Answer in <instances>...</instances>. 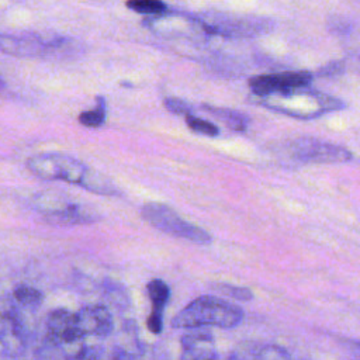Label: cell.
<instances>
[{
  "mask_svg": "<svg viewBox=\"0 0 360 360\" xmlns=\"http://www.w3.org/2000/svg\"><path fill=\"white\" fill-rule=\"evenodd\" d=\"M141 215L152 226L167 235L183 238L200 245H207L211 242V235L208 232L181 219L170 207L165 204L148 202L142 207Z\"/></svg>",
  "mask_w": 360,
  "mask_h": 360,
  "instance_id": "6",
  "label": "cell"
},
{
  "mask_svg": "<svg viewBox=\"0 0 360 360\" xmlns=\"http://www.w3.org/2000/svg\"><path fill=\"white\" fill-rule=\"evenodd\" d=\"M186 124H187V127L191 131L202 134V135L215 136L219 132V128L215 124H211V122H208V121H205V120H202L200 117H195L193 114L186 115Z\"/></svg>",
  "mask_w": 360,
  "mask_h": 360,
  "instance_id": "20",
  "label": "cell"
},
{
  "mask_svg": "<svg viewBox=\"0 0 360 360\" xmlns=\"http://www.w3.org/2000/svg\"><path fill=\"white\" fill-rule=\"evenodd\" d=\"M110 360H134V356L122 349H115L112 353H111V357Z\"/></svg>",
  "mask_w": 360,
  "mask_h": 360,
  "instance_id": "24",
  "label": "cell"
},
{
  "mask_svg": "<svg viewBox=\"0 0 360 360\" xmlns=\"http://www.w3.org/2000/svg\"><path fill=\"white\" fill-rule=\"evenodd\" d=\"M180 360H217V346L211 333L191 332L181 338Z\"/></svg>",
  "mask_w": 360,
  "mask_h": 360,
  "instance_id": "13",
  "label": "cell"
},
{
  "mask_svg": "<svg viewBox=\"0 0 360 360\" xmlns=\"http://www.w3.org/2000/svg\"><path fill=\"white\" fill-rule=\"evenodd\" d=\"M243 311L222 298L202 295L193 300L172 321L176 329H195L202 326H217L231 329L240 323Z\"/></svg>",
  "mask_w": 360,
  "mask_h": 360,
  "instance_id": "2",
  "label": "cell"
},
{
  "mask_svg": "<svg viewBox=\"0 0 360 360\" xmlns=\"http://www.w3.org/2000/svg\"><path fill=\"white\" fill-rule=\"evenodd\" d=\"M104 120H105V103L100 97H98L96 108H93L90 111H83L79 115V121L82 122V125L90 127V128L100 127L104 122Z\"/></svg>",
  "mask_w": 360,
  "mask_h": 360,
  "instance_id": "17",
  "label": "cell"
},
{
  "mask_svg": "<svg viewBox=\"0 0 360 360\" xmlns=\"http://www.w3.org/2000/svg\"><path fill=\"white\" fill-rule=\"evenodd\" d=\"M252 360H291L288 352L278 345H264L255 354Z\"/></svg>",
  "mask_w": 360,
  "mask_h": 360,
  "instance_id": "18",
  "label": "cell"
},
{
  "mask_svg": "<svg viewBox=\"0 0 360 360\" xmlns=\"http://www.w3.org/2000/svg\"><path fill=\"white\" fill-rule=\"evenodd\" d=\"M32 207L39 211L51 224L56 225H76L89 224L98 217L90 207L79 204L69 197L48 190L37 193L32 197Z\"/></svg>",
  "mask_w": 360,
  "mask_h": 360,
  "instance_id": "5",
  "label": "cell"
},
{
  "mask_svg": "<svg viewBox=\"0 0 360 360\" xmlns=\"http://www.w3.org/2000/svg\"><path fill=\"white\" fill-rule=\"evenodd\" d=\"M0 347L8 357H20L27 347V329L11 295L0 292Z\"/></svg>",
  "mask_w": 360,
  "mask_h": 360,
  "instance_id": "8",
  "label": "cell"
},
{
  "mask_svg": "<svg viewBox=\"0 0 360 360\" xmlns=\"http://www.w3.org/2000/svg\"><path fill=\"white\" fill-rule=\"evenodd\" d=\"M349 63L354 70L360 72V34H354L350 37L347 45Z\"/></svg>",
  "mask_w": 360,
  "mask_h": 360,
  "instance_id": "21",
  "label": "cell"
},
{
  "mask_svg": "<svg viewBox=\"0 0 360 360\" xmlns=\"http://www.w3.org/2000/svg\"><path fill=\"white\" fill-rule=\"evenodd\" d=\"M257 100L262 105L274 110L276 112L304 120L316 118L329 111L345 108L342 100L307 87L263 96Z\"/></svg>",
  "mask_w": 360,
  "mask_h": 360,
  "instance_id": "3",
  "label": "cell"
},
{
  "mask_svg": "<svg viewBox=\"0 0 360 360\" xmlns=\"http://www.w3.org/2000/svg\"><path fill=\"white\" fill-rule=\"evenodd\" d=\"M127 7L136 13H143V14H150L156 15L160 13H165L167 6L162 1L158 0H135V1H128Z\"/></svg>",
  "mask_w": 360,
  "mask_h": 360,
  "instance_id": "19",
  "label": "cell"
},
{
  "mask_svg": "<svg viewBox=\"0 0 360 360\" xmlns=\"http://www.w3.org/2000/svg\"><path fill=\"white\" fill-rule=\"evenodd\" d=\"M291 158L301 163H342L352 160L349 149L314 138H298L287 145Z\"/></svg>",
  "mask_w": 360,
  "mask_h": 360,
  "instance_id": "9",
  "label": "cell"
},
{
  "mask_svg": "<svg viewBox=\"0 0 360 360\" xmlns=\"http://www.w3.org/2000/svg\"><path fill=\"white\" fill-rule=\"evenodd\" d=\"M202 108L207 110L211 115L221 120L228 128H231L233 131H245L249 124V118L243 112L229 110V108L211 107V105H202Z\"/></svg>",
  "mask_w": 360,
  "mask_h": 360,
  "instance_id": "16",
  "label": "cell"
},
{
  "mask_svg": "<svg viewBox=\"0 0 360 360\" xmlns=\"http://www.w3.org/2000/svg\"><path fill=\"white\" fill-rule=\"evenodd\" d=\"M165 105H166V108L169 110V111H172V112H174V114H181V115H188V114H191V108H190V105L186 103V101H183V100H180V98H176V97H167V98H165Z\"/></svg>",
  "mask_w": 360,
  "mask_h": 360,
  "instance_id": "23",
  "label": "cell"
},
{
  "mask_svg": "<svg viewBox=\"0 0 360 360\" xmlns=\"http://www.w3.org/2000/svg\"><path fill=\"white\" fill-rule=\"evenodd\" d=\"M228 360H252V357L250 359H248L245 354H239V353H232L229 357H228Z\"/></svg>",
  "mask_w": 360,
  "mask_h": 360,
  "instance_id": "25",
  "label": "cell"
},
{
  "mask_svg": "<svg viewBox=\"0 0 360 360\" xmlns=\"http://www.w3.org/2000/svg\"><path fill=\"white\" fill-rule=\"evenodd\" d=\"M218 290H221L225 295H229L235 300L240 301H249L252 300V291L245 287H236V285H229V284H219Z\"/></svg>",
  "mask_w": 360,
  "mask_h": 360,
  "instance_id": "22",
  "label": "cell"
},
{
  "mask_svg": "<svg viewBox=\"0 0 360 360\" xmlns=\"http://www.w3.org/2000/svg\"><path fill=\"white\" fill-rule=\"evenodd\" d=\"M75 315L77 326L84 338H107L114 329L112 315L104 305H86L75 312Z\"/></svg>",
  "mask_w": 360,
  "mask_h": 360,
  "instance_id": "12",
  "label": "cell"
},
{
  "mask_svg": "<svg viewBox=\"0 0 360 360\" xmlns=\"http://www.w3.org/2000/svg\"><path fill=\"white\" fill-rule=\"evenodd\" d=\"M13 301L15 302V305L18 308L27 309V311H37L39 308V305L42 304L44 295L39 290L31 287V285H18L14 288L13 294H11Z\"/></svg>",
  "mask_w": 360,
  "mask_h": 360,
  "instance_id": "15",
  "label": "cell"
},
{
  "mask_svg": "<svg viewBox=\"0 0 360 360\" xmlns=\"http://www.w3.org/2000/svg\"><path fill=\"white\" fill-rule=\"evenodd\" d=\"M27 167L34 176L42 180L66 181L96 194H117V188L108 177L65 153L46 152L34 155L27 160Z\"/></svg>",
  "mask_w": 360,
  "mask_h": 360,
  "instance_id": "1",
  "label": "cell"
},
{
  "mask_svg": "<svg viewBox=\"0 0 360 360\" xmlns=\"http://www.w3.org/2000/svg\"><path fill=\"white\" fill-rule=\"evenodd\" d=\"M356 347L360 350V342H359V343H356Z\"/></svg>",
  "mask_w": 360,
  "mask_h": 360,
  "instance_id": "26",
  "label": "cell"
},
{
  "mask_svg": "<svg viewBox=\"0 0 360 360\" xmlns=\"http://www.w3.org/2000/svg\"><path fill=\"white\" fill-rule=\"evenodd\" d=\"M211 35L253 37L270 30L271 22L259 17H235L226 14H204L201 18Z\"/></svg>",
  "mask_w": 360,
  "mask_h": 360,
  "instance_id": "10",
  "label": "cell"
},
{
  "mask_svg": "<svg viewBox=\"0 0 360 360\" xmlns=\"http://www.w3.org/2000/svg\"><path fill=\"white\" fill-rule=\"evenodd\" d=\"M143 24L153 32L165 37H180L201 41L211 37L205 22L197 15L180 11H165L143 20Z\"/></svg>",
  "mask_w": 360,
  "mask_h": 360,
  "instance_id": "7",
  "label": "cell"
},
{
  "mask_svg": "<svg viewBox=\"0 0 360 360\" xmlns=\"http://www.w3.org/2000/svg\"><path fill=\"white\" fill-rule=\"evenodd\" d=\"M79 44L68 37H53L49 39L38 34H7L0 32V52L17 58L59 59L76 55Z\"/></svg>",
  "mask_w": 360,
  "mask_h": 360,
  "instance_id": "4",
  "label": "cell"
},
{
  "mask_svg": "<svg viewBox=\"0 0 360 360\" xmlns=\"http://www.w3.org/2000/svg\"><path fill=\"white\" fill-rule=\"evenodd\" d=\"M149 300L152 302V311L146 319V326L148 329L158 335L162 332L163 326V309L169 301L170 297V290L169 285L159 278L150 280L146 285Z\"/></svg>",
  "mask_w": 360,
  "mask_h": 360,
  "instance_id": "14",
  "label": "cell"
},
{
  "mask_svg": "<svg viewBox=\"0 0 360 360\" xmlns=\"http://www.w3.org/2000/svg\"><path fill=\"white\" fill-rule=\"evenodd\" d=\"M311 80L312 75L308 70H284L253 76L249 79V87L257 97H263L292 89L307 87Z\"/></svg>",
  "mask_w": 360,
  "mask_h": 360,
  "instance_id": "11",
  "label": "cell"
}]
</instances>
